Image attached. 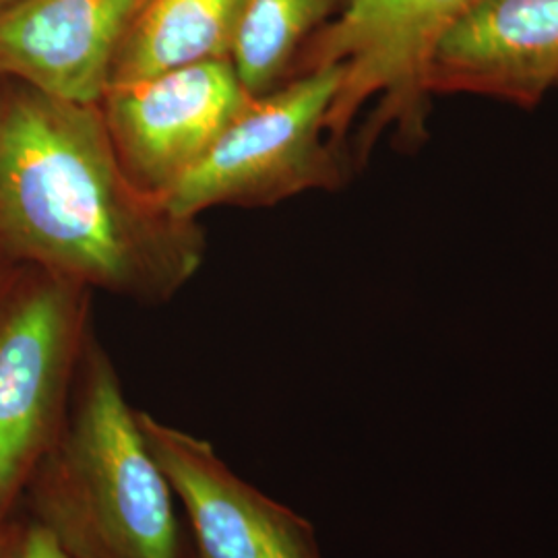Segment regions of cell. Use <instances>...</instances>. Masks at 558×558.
<instances>
[{
  "label": "cell",
  "mask_w": 558,
  "mask_h": 558,
  "mask_svg": "<svg viewBox=\"0 0 558 558\" xmlns=\"http://www.w3.org/2000/svg\"><path fill=\"white\" fill-rule=\"evenodd\" d=\"M251 0H145L110 87L205 60H232Z\"/></svg>",
  "instance_id": "30bf717a"
},
{
  "label": "cell",
  "mask_w": 558,
  "mask_h": 558,
  "mask_svg": "<svg viewBox=\"0 0 558 558\" xmlns=\"http://www.w3.org/2000/svg\"><path fill=\"white\" fill-rule=\"evenodd\" d=\"M21 502L66 558H193L184 519L96 333Z\"/></svg>",
  "instance_id": "7a4b0ae2"
},
{
  "label": "cell",
  "mask_w": 558,
  "mask_h": 558,
  "mask_svg": "<svg viewBox=\"0 0 558 558\" xmlns=\"http://www.w3.org/2000/svg\"><path fill=\"white\" fill-rule=\"evenodd\" d=\"M253 98L232 60H205L114 85L100 110L124 172L166 197Z\"/></svg>",
  "instance_id": "8992f818"
},
{
  "label": "cell",
  "mask_w": 558,
  "mask_h": 558,
  "mask_svg": "<svg viewBox=\"0 0 558 558\" xmlns=\"http://www.w3.org/2000/svg\"><path fill=\"white\" fill-rule=\"evenodd\" d=\"M558 85V0H484L440 40L428 89L534 108Z\"/></svg>",
  "instance_id": "9c48e42d"
},
{
  "label": "cell",
  "mask_w": 558,
  "mask_h": 558,
  "mask_svg": "<svg viewBox=\"0 0 558 558\" xmlns=\"http://www.w3.org/2000/svg\"><path fill=\"white\" fill-rule=\"evenodd\" d=\"M557 87H558V85H557Z\"/></svg>",
  "instance_id": "e0dca14e"
},
{
  "label": "cell",
  "mask_w": 558,
  "mask_h": 558,
  "mask_svg": "<svg viewBox=\"0 0 558 558\" xmlns=\"http://www.w3.org/2000/svg\"><path fill=\"white\" fill-rule=\"evenodd\" d=\"M0 81H2V80H0Z\"/></svg>",
  "instance_id": "2e32d148"
},
{
  "label": "cell",
  "mask_w": 558,
  "mask_h": 558,
  "mask_svg": "<svg viewBox=\"0 0 558 558\" xmlns=\"http://www.w3.org/2000/svg\"><path fill=\"white\" fill-rule=\"evenodd\" d=\"M94 292L29 265L0 274V519L15 515L41 456L64 426L94 338Z\"/></svg>",
  "instance_id": "277c9868"
},
{
  "label": "cell",
  "mask_w": 558,
  "mask_h": 558,
  "mask_svg": "<svg viewBox=\"0 0 558 558\" xmlns=\"http://www.w3.org/2000/svg\"><path fill=\"white\" fill-rule=\"evenodd\" d=\"M484 0H350L302 50L294 77L341 64L331 141L366 160L383 137L416 149L428 131V75L440 40ZM292 77V80H294Z\"/></svg>",
  "instance_id": "3957f363"
},
{
  "label": "cell",
  "mask_w": 558,
  "mask_h": 558,
  "mask_svg": "<svg viewBox=\"0 0 558 558\" xmlns=\"http://www.w3.org/2000/svg\"><path fill=\"white\" fill-rule=\"evenodd\" d=\"M145 0H20L0 11V80L100 104Z\"/></svg>",
  "instance_id": "ba28073f"
},
{
  "label": "cell",
  "mask_w": 558,
  "mask_h": 558,
  "mask_svg": "<svg viewBox=\"0 0 558 558\" xmlns=\"http://www.w3.org/2000/svg\"><path fill=\"white\" fill-rule=\"evenodd\" d=\"M350 0H251L232 54L240 81L253 94L274 92L294 77L306 44Z\"/></svg>",
  "instance_id": "8fae6325"
},
{
  "label": "cell",
  "mask_w": 558,
  "mask_h": 558,
  "mask_svg": "<svg viewBox=\"0 0 558 558\" xmlns=\"http://www.w3.org/2000/svg\"><path fill=\"white\" fill-rule=\"evenodd\" d=\"M137 422L182 509L193 558H323L313 523L240 478L209 440L143 410Z\"/></svg>",
  "instance_id": "52a82bcc"
},
{
  "label": "cell",
  "mask_w": 558,
  "mask_h": 558,
  "mask_svg": "<svg viewBox=\"0 0 558 558\" xmlns=\"http://www.w3.org/2000/svg\"><path fill=\"white\" fill-rule=\"evenodd\" d=\"M29 523L15 515L0 519V558H27Z\"/></svg>",
  "instance_id": "7c38bea8"
},
{
  "label": "cell",
  "mask_w": 558,
  "mask_h": 558,
  "mask_svg": "<svg viewBox=\"0 0 558 558\" xmlns=\"http://www.w3.org/2000/svg\"><path fill=\"white\" fill-rule=\"evenodd\" d=\"M27 558H66L62 555L54 539L50 538L41 527L29 523V542H27Z\"/></svg>",
  "instance_id": "4fadbf2b"
},
{
  "label": "cell",
  "mask_w": 558,
  "mask_h": 558,
  "mask_svg": "<svg viewBox=\"0 0 558 558\" xmlns=\"http://www.w3.org/2000/svg\"><path fill=\"white\" fill-rule=\"evenodd\" d=\"M0 255H2V251H0ZM0 274H2V260H0Z\"/></svg>",
  "instance_id": "9a60e30c"
},
{
  "label": "cell",
  "mask_w": 558,
  "mask_h": 558,
  "mask_svg": "<svg viewBox=\"0 0 558 558\" xmlns=\"http://www.w3.org/2000/svg\"><path fill=\"white\" fill-rule=\"evenodd\" d=\"M0 89V251L141 304L174 299L205 259L199 220L124 172L100 104Z\"/></svg>",
  "instance_id": "6da1fadb"
},
{
  "label": "cell",
  "mask_w": 558,
  "mask_h": 558,
  "mask_svg": "<svg viewBox=\"0 0 558 558\" xmlns=\"http://www.w3.org/2000/svg\"><path fill=\"white\" fill-rule=\"evenodd\" d=\"M341 64L315 69L255 96L220 140L166 193L168 207L199 220L216 207H271L308 191H336L356 163L327 131Z\"/></svg>",
  "instance_id": "5b68a950"
},
{
  "label": "cell",
  "mask_w": 558,
  "mask_h": 558,
  "mask_svg": "<svg viewBox=\"0 0 558 558\" xmlns=\"http://www.w3.org/2000/svg\"><path fill=\"white\" fill-rule=\"evenodd\" d=\"M15 2H20V0H0V11L7 9V7H11V4H15Z\"/></svg>",
  "instance_id": "5bb4252c"
}]
</instances>
